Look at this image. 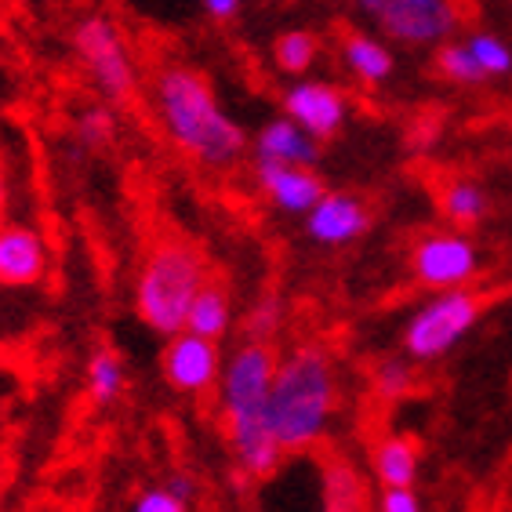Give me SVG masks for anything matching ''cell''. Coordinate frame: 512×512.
Masks as SVG:
<instances>
[{
    "label": "cell",
    "instance_id": "cell-23",
    "mask_svg": "<svg viewBox=\"0 0 512 512\" xmlns=\"http://www.w3.org/2000/svg\"><path fill=\"white\" fill-rule=\"evenodd\" d=\"M316 55H320V37L309 30H287L273 44V62L287 77H302L316 62Z\"/></svg>",
    "mask_w": 512,
    "mask_h": 512
},
{
    "label": "cell",
    "instance_id": "cell-21",
    "mask_svg": "<svg viewBox=\"0 0 512 512\" xmlns=\"http://www.w3.org/2000/svg\"><path fill=\"white\" fill-rule=\"evenodd\" d=\"M367 382H371V396H378L382 404H400L418 393V371L411 356H378L367 371Z\"/></svg>",
    "mask_w": 512,
    "mask_h": 512
},
{
    "label": "cell",
    "instance_id": "cell-4",
    "mask_svg": "<svg viewBox=\"0 0 512 512\" xmlns=\"http://www.w3.org/2000/svg\"><path fill=\"white\" fill-rule=\"evenodd\" d=\"M207 284V262L197 247L164 237L149 247L135 276V313L160 338L186 327V313L197 291Z\"/></svg>",
    "mask_w": 512,
    "mask_h": 512
},
{
    "label": "cell",
    "instance_id": "cell-9",
    "mask_svg": "<svg viewBox=\"0 0 512 512\" xmlns=\"http://www.w3.org/2000/svg\"><path fill=\"white\" fill-rule=\"evenodd\" d=\"M222 364H226V356H222L218 342L193 335L186 327L178 335H171L168 345H164V353H160V375H164V382L175 393H186V396L215 393L218 378H222Z\"/></svg>",
    "mask_w": 512,
    "mask_h": 512
},
{
    "label": "cell",
    "instance_id": "cell-28",
    "mask_svg": "<svg viewBox=\"0 0 512 512\" xmlns=\"http://www.w3.org/2000/svg\"><path fill=\"white\" fill-rule=\"evenodd\" d=\"M378 512H425V509H422V498L414 494V487H382Z\"/></svg>",
    "mask_w": 512,
    "mask_h": 512
},
{
    "label": "cell",
    "instance_id": "cell-20",
    "mask_svg": "<svg viewBox=\"0 0 512 512\" xmlns=\"http://www.w3.org/2000/svg\"><path fill=\"white\" fill-rule=\"evenodd\" d=\"M88 396L91 404L109 407L117 404L124 389H128V364H124V356L113 349V345H99L95 353L88 356Z\"/></svg>",
    "mask_w": 512,
    "mask_h": 512
},
{
    "label": "cell",
    "instance_id": "cell-30",
    "mask_svg": "<svg viewBox=\"0 0 512 512\" xmlns=\"http://www.w3.org/2000/svg\"><path fill=\"white\" fill-rule=\"evenodd\" d=\"M200 8H204L215 22H229V19H237L240 0H200Z\"/></svg>",
    "mask_w": 512,
    "mask_h": 512
},
{
    "label": "cell",
    "instance_id": "cell-24",
    "mask_svg": "<svg viewBox=\"0 0 512 512\" xmlns=\"http://www.w3.org/2000/svg\"><path fill=\"white\" fill-rule=\"evenodd\" d=\"M436 73L458 88H476L483 84V69L476 66L473 51L465 48V40H444V44H436Z\"/></svg>",
    "mask_w": 512,
    "mask_h": 512
},
{
    "label": "cell",
    "instance_id": "cell-12",
    "mask_svg": "<svg viewBox=\"0 0 512 512\" xmlns=\"http://www.w3.org/2000/svg\"><path fill=\"white\" fill-rule=\"evenodd\" d=\"M255 182L269 197V204L284 215H302L324 197V178L306 164H273V160H255Z\"/></svg>",
    "mask_w": 512,
    "mask_h": 512
},
{
    "label": "cell",
    "instance_id": "cell-13",
    "mask_svg": "<svg viewBox=\"0 0 512 512\" xmlns=\"http://www.w3.org/2000/svg\"><path fill=\"white\" fill-rule=\"evenodd\" d=\"M48 276V244L33 226L4 222L0 226V287L22 291Z\"/></svg>",
    "mask_w": 512,
    "mask_h": 512
},
{
    "label": "cell",
    "instance_id": "cell-22",
    "mask_svg": "<svg viewBox=\"0 0 512 512\" xmlns=\"http://www.w3.org/2000/svg\"><path fill=\"white\" fill-rule=\"evenodd\" d=\"M284 320H287L284 298L276 295V291H262V295L244 309V316H240V335H244L247 342H276L280 331H284Z\"/></svg>",
    "mask_w": 512,
    "mask_h": 512
},
{
    "label": "cell",
    "instance_id": "cell-11",
    "mask_svg": "<svg viewBox=\"0 0 512 512\" xmlns=\"http://www.w3.org/2000/svg\"><path fill=\"white\" fill-rule=\"evenodd\" d=\"M371 229V207L356 193H324L306 211V233L320 247L356 244Z\"/></svg>",
    "mask_w": 512,
    "mask_h": 512
},
{
    "label": "cell",
    "instance_id": "cell-5",
    "mask_svg": "<svg viewBox=\"0 0 512 512\" xmlns=\"http://www.w3.org/2000/svg\"><path fill=\"white\" fill-rule=\"evenodd\" d=\"M487 298L469 287H447V291H433L422 306L407 316L404 331H400V349L411 356L414 364H436L451 353L454 345L462 342L483 316Z\"/></svg>",
    "mask_w": 512,
    "mask_h": 512
},
{
    "label": "cell",
    "instance_id": "cell-2",
    "mask_svg": "<svg viewBox=\"0 0 512 512\" xmlns=\"http://www.w3.org/2000/svg\"><path fill=\"white\" fill-rule=\"evenodd\" d=\"M276 353L273 342H240L222 364L218 378V407L229 451L244 480H269L287 454L269 425V389H273Z\"/></svg>",
    "mask_w": 512,
    "mask_h": 512
},
{
    "label": "cell",
    "instance_id": "cell-8",
    "mask_svg": "<svg viewBox=\"0 0 512 512\" xmlns=\"http://www.w3.org/2000/svg\"><path fill=\"white\" fill-rule=\"evenodd\" d=\"M411 276L425 291L469 287L480 276V247L465 229H433L411 247Z\"/></svg>",
    "mask_w": 512,
    "mask_h": 512
},
{
    "label": "cell",
    "instance_id": "cell-26",
    "mask_svg": "<svg viewBox=\"0 0 512 512\" xmlns=\"http://www.w3.org/2000/svg\"><path fill=\"white\" fill-rule=\"evenodd\" d=\"M465 48L473 51L476 66L483 69V77H509L512 73V48L505 44L498 33L491 30H476L469 33V40H465Z\"/></svg>",
    "mask_w": 512,
    "mask_h": 512
},
{
    "label": "cell",
    "instance_id": "cell-6",
    "mask_svg": "<svg viewBox=\"0 0 512 512\" xmlns=\"http://www.w3.org/2000/svg\"><path fill=\"white\" fill-rule=\"evenodd\" d=\"M73 51L109 106H128L138 95V69L120 26L106 15H84L73 26Z\"/></svg>",
    "mask_w": 512,
    "mask_h": 512
},
{
    "label": "cell",
    "instance_id": "cell-19",
    "mask_svg": "<svg viewBox=\"0 0 512 512\" xmlns=\"http://www.w3.org/2000/svg\"><path fill=\"white\" fill-rule=\"evenodd\" d=\"M440 211L454 229H473L491 211V197L476 178L454 175L440 186Z\"/></svg>",
    "mask_w": 512,
    "mask_h": 512
},
{
    "label": "cell",
    "instance_id": "cell-16",
    "mask_svg": "<svg viewBox=\"0 0 512 512\" xmlns=\"http://www.w3.org/2000/svg\"><path fill=\"white\" fill-rule=\"evenodd\" d=\"M233 324H237V306H233L229 287L222 280L207 276V284L197 291V298H193V306L186 313V331L211 338V342H222L233 331Z\"/></svg>",
    "mask_w": 512,
    "mask_h": 512
},
{
    "label": "cell",
    "instance_id": "cell-1",
    "mask_svg": "<svg viewBox=\"0 0 512 512\" xmlns=\"http://www.w3.org/2000/svg\"><path fill=\"white\" fill-rule=\"evenodd\" d=\"M153 106L164 135L182 157L197 160L207 171L237 168L251 149V138L218 102L211 80L197 66L168 62L153 77Z\"/></svg>",
    "mask_w": 512,
    "mask_h": 512
},
{
    "label": "cell",
    "instance_id": "cell-25",
    "mask_svg": "<svg viewBox=\"0 0 512 512\" xmlns=\"http://www.w3.org/2000/svg\"><path fill=\"white\" fill-rule=\"evenodd\" d=\"M117 106L99 102V106H88L73 124V138H77L84 149H102L117 138Z\"/></svg>",
    "mask_w": 512,
    "mask_h": 512
},
{
    "label": "cell",
    "instance_id": "cell-14",
    "mask_svg": "<svg viewBox=\"0 0 512 512\" xmlns=\"http://www.w3.org/2000/svg\"><path fill=\"white\" fill-rule=\"evenodd\" d=\"M251 153H255V160L306 164V168H313L316 160H320V138H313L291 117H273L258 128L255 138H251Z\"/></svg>",
    "mask_w": 512,
    "mask_h": 512
},
{
    "label": "cell",
    "instance_id": "cell-15",
    "mask_svg": "<svg viewBox=\"0 0 512 512\" xmlns=\"http://www.w3.org/2000/svg\"><path fill=\"white\" fill-rule=\"evenodd\" d=\"M338 55H342V66L349 69L364 88H382L385 80L396 73L393 51H389V44H385L382 37H375V33L349 30L342 37Z\"/></svg>",
    "mask_w": 512,
    "mask_h": 512
},
{
    "label": "cell",
    "instance_id": "cell-7",
    "mask_svg": "<svg viewBox=\"0 0 512 512\" xmlns=\"http://www.w3.org/2000/svg\"><path fill=\"white\" fill-rule=\"evenodd\" d=\"M356 8L382 37L407 48H433L458 30L454 0H356Z\"/></svg>",
    "mask_w": 512,
    "mask_h": 512
},
{
    "label": "cell",
    "instance_id": "cell-17",
    "mask_svg": "<svg viewBox=\"0 0 512 512\" xmlns=\"http://www.w3.org/2000/svg\"><path fill=\"white\" fill-rule=\"evenodd\" d=\"M371 465L382 487H414L422 469V447L414 436L389 433L371 447Z\"/></svg>",
    "mask_w": 512,
    "mask_h": 512
},
{
    "label": "cell",
    "instance_id": "cell-18",
    "mask_svg": "<svg viewBox=\"0 0 512 512\" xmlns=\"http://www.w3.org/2000/svg\"><path fill=\"white\" fill-rule=\"evenodd\" d=\"M320 483H324V512H364L367 491L364 476L349 458L327 454L320 465Z\"/></svg>",
    "mask_w": 512,
    "mask_h": 512
},
{
    "label": "cell",
    "instance_id": "cell-10",
    "mask_svg": "<svg viewBox=\"0 0 512 512\" xmlns=\"http://www.w3.org/2000/svg\"><path fill=\"white\" fill-rule=\"evenodd\" d=\"M284 117L302 124L313 138L327 142V138H335L345 128L349 99L331 80H295L284 91Z\"/></svg>",
    "mask_w": 512,
    "mask_h": 512
},
{
    "label": "cell",
    "instance_id": "cell-27",
    "mask_svg": "<svg viewBox=\"0 0 512 512\" xmlns=\"http://www.w3.org/2000/svg\"><path fill=\"white\" fill-rule=\"evenodd\" d=\"M189 509H193V505L182 502L178 494H171L168 487H164V480L142 487V491L135 494V502H131V512H189Z\"/></svg>",
    "mask_w": 512,
    "mask_h": 512
},
{
    "label": "cell",
    "instance_id": "cell-3",
    "mask_svg": "<svg viewBox=\"0 0 512 512\" xmlns=\"http://www.w3.org/2000/svg\"><path fill=\"white\" fill-rule=\"evenodd\" d=\"M338 364L324 342H298L276 364L269 425L284 454H306L327 436L338 414Z\"/></svg>",
    "mask_w": 512,
    "mask_h": 512
},
{
    "label": "cell",
    "instance_id": "cell-31",
    "mask_svg": "<svg viewBox=\"0 0 512 512\" xmlns=\"http://www.w3.org/2000/svg\"><path fill=\"white\" fill-rule=\"evenodd\" d=\"M8 204V178H4V168H0V211Z\"/></svg>",
    "mask_w": 512,
    "mask_h": 512
},
{
    "label": "cell",
    "instance_id": "cell-29",
    "mask_svg": "<svg viewBox=\"0 0 512 512\" xmlns=\"http://www.w3.org/2000/svg\"><path fill=\"white\" fill-rule=\"evenodd\" d=\"M164 487H168L171 494H178V498H182V502H189V505L200 498V480L189 473V469H171V473L164 476Z\"/></svg>",
    "mask_w": 512,
    "mask_h": 512
}]
</instances>
